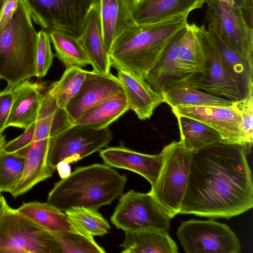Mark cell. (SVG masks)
Returning a JSON list of instances; mask_svg holds the SVG:
<instances>
[{
  "label": "cell",
  "mask_w": 253,
  "mask_h": 253,
  "mask_svg": "<svg viewBox=\"0 0 253 253\" xmlns=\"http://www.w3.org/2000/svg\"><path fill=\"white\" fill-rule=\"evenodd\" d=\"M170 218L148 192L130 190L121 196L111 222L125 232L161 231L168 232Z\"/></svg>",
  "instance_id": "52a82bcc"
},
{
  "label": "cell",
  "mask_w": 253,
  "mask_h": 253,
  "mask_svg": "<svg viewBox=\"0 0 253 253\" xmlns=\"http://www.w3.org/2000/svg\"><path fill=\"white\" fill-rule=\"evenodd\" d=\"M248 154L242 146L222 141L193 151L179 213L229 219L252 208Z\"/></svg>",
  "instance_id": "6da1fadb"
},
{
  "label": "cell",
  "mask_w": 253,
  "mask_h": 253,
  "mask_svg": "<svg viewBox=\"0 0 253 253\" xmlns=\"http://www.w3.org/2000/svg\"><path fill=\"white\" fill-rule=\"evenodd\" d=\"M24 0L8 23L0 30V78L13 88L36 76V52L38 33Z\"/></svg>",
  "instance_id": "277c9868"
},
{
  "label": "cell",
  "mask_w": 253,
  "mask_h": 253,
  "mask_svg": "<svg viewBox=\"0 0 253 253\" xmlns=\"http://www.w3.org/2000/svg\"><path fill=\"white\" fill-rule=\"evenodd\" d=\"M43 89L42 84L29 80L12 88L13 101L6 128L14 126L25 129L37 121Z\"/></svg>",
  "instance_id": "ac0fdd59"
},
{
  "label": "cell",
  "mask_w": 253,
  "mask_h": 253,
  "mask_svg": "<svg viewBox=\"0 0 253 253\" xmlns=\"http://www.w3.org/2000/svg\"><path fill=\"white\" fill-rule=\"evenodd\" d=\"M85 9L88 10L94 5L99 1L100 0H81Z\"/></svg>",
  "instance_id": "bcb514c9"
},
{
  "label": "cell",
  "mask_w": 253,
  "mask_h": 253,
  "mask_svg": "<svg viewBox=\"0 0 253 253\" xmlns=\"http://www.w3.org/2000/svg\"><path fill=\"white\" fill-rule=\"evenodd\" d=\"M171 110L175 116L191 118L210 126L220 134L222 142L240 145L250 154L251 150L240 129V117L231 107H175Z\"/></svg>",
  "instance_id": "5bb4252c"
},
{
  "label": "cell",
  "mask_w": 253,
  "mask_h": 253,
  "mask_svg": "<svg viewBox=\"0 0 253 253\" xmlns=\"http://www.w3.org/2000/svg\"><path fill=\"white\" fill-rule=\"evenodd\" d=\"M187 28L188 23L172 36L161 57L145 79L151 87L159 93L179 81L175 61L181 40Z\"/></svg>",
  "instance_id": "7402d4cb"
},
{
  "label": "cell",
  "mask_w": 253,
  "mask_h": 253,
  "mask_svg": "<svg viewBox=\"0 0 253 253\" xmlns=\"http://www.w3.org/2000/svg\"><path fill=\"white\" fill-rule=\"evenodd\" d=\"M99 155L105 164L136 172L146 178L151 185L157 180L163 162L162 152L156 155H148L123 145L100 150Z\"/></svg>",
  "instance_id": "9a60e30c"
},
{
  "label": "cell",
  "mask_w": 253,
  "mask_h": 253,
  "mask_svg": "<svg viewBox=\"0 0 253 253\" xmlns=\"http://www.w3.org/2000/svg\"><path fill=\"white\" fill-rule=\"evenodd\" d=\"M65 213L79 233L90 238L103 236L111 228L108 222L96 210L75 208L65 211Z\"/></svg>",
  "instance_id": "4dcf8cb0"
},
{
  "label": "cell",
  "mask_w": 253,
  "mask_h": 253,
  "mask_svg": "<svg viewBox=\"0 0 253 253\" xmlns=\"http://www.w3.org/2000/svg\"><path fill=\"white\" fill-rule=\"evenodd\" d=\"M49 138L33 141L26 148L23 173L10 193L16 198L30 190L38 183L50 177L53 172L47 164Z\"/></svg>",
  "instance_id": "ffe728a7"
},
{
  "label": "cell",
  "mask_w": 253,
  "mask_h": 253,
  "mask_svg": "<svg viewBox=\"0 0 253 253\" xmlns=\"http://www.w3.org/2000/svg\"><path fill=\"white\" fill-rule=\"evenodd\" d=\"M0 253H62L53 234L7 207L0 221Z\"/></svg>",
  "instance_id": "8992f818"
},
{
  "label": "cell",
  "mask_w": 253,
  "mask_h": 253,
  "mask_svg": "<svg viewBox=\"0 0 253 253\" xmlns=\"http://www.w3.org/2000/svg\"><path fill=\"white\" fill-rule=\"evenodd\" d=\"M8 206L6 201L3 196L2 195L0 196V221Z\"/></svg>",
  "instance_id": "f6af8a7d"
},
{
  "label": "cell",
  "mask_w": 253,
  "mask_h": 253,
  "mask_svg": "<svg viewBox=\"0 0 253 253\" xmlns=\"http://www.w3.org/2000/svg\"><path fill=\"white\" fill-rule=\"evenodd\" d=\"M72 125L70 122L65 109L58 107L54 115L50 138L57 135Z\"/></svg>",
  "instance_id": "f35d334b"
},
{
  "label": "cell",
  "mask_w": 253,
  "mask_h": 253,
  "mask_svg": "<svg viewBox=\"0 0 253 253\" xmlns=\"http://www.w3.org/2000/svg\"><path fill=\"white\" fill-rule=\"evenodd\" d=\"M4 0H0V13L3 5Z\"/></svg>",
  "instance_id": "f907efd6"
},
{
  "label": "cell",
  "mask_w": 253,
  "mask_h": 253,
  "mask_svg": "<svg viewBox=\"0 0 253 253\" xmlns=\"http://www.w3.org/2000/svg\"><path fill=\"white\" fill-rule=\"evenodd\" d=\"M194 28L205 55L204 70L173 86H189L231 101L243 98L237 84L224 66L205 25L199 27L195 24Z\"/></svg>",
  "instance_id": "9c48e42d"
},
{
  "label": "cell",
  "mask_w": 253,
  "mask_h": 253,
  "mask_svg": "<svg viewBox=\"0 0 253 253\" xmlns=\"http://www.w3.org/2000/svg\"><path fill=\"white\" fill-rule=\"evenodd\" d=\"M34 22L77 37L87 12L81 0H24Z\"/></svg>",
  "instance_id": "7c38bea8"
},
{
  "label": "cell",
  "mask_w": 253,
  "mask_h": 253,
  "mask_svg": "<svg viewBox=\"0 0 253 253\" xmlns=\"http://www.w3.org/2000/svg\"><path fill=\"white\" fill-rule=\"evenodd\" d=\"M126 181L125 174L106 164L76 168L55 183L47 203L63 211L75 208L98 210L123 194Z\"/></svg>",
  "instance_id": "7a4b0ae2"
},
{
  "label": "cell",
  "mask_w": 253,
  "mask_h": 253,
  "mask_svg": "<svg viewBox=\"0 0 253 253\" xmlns=\"http://www.w3.org/2000/svg\"><path fill=\"white\" fill-rule=\"evenodd\" d=\"M134 0H100V17L104 41L108 52L123 32L135 25Z\"/></svg>",
  "instance_id": "44dd1931"
},
{
  "label": "cell",
  "mask_w": 253,
  "mask_h": 253,
  "mask_svg": "<svg viewBox=\"0 0 253 253\" xmlns=\"http://www.w3.org/2000/svg\"><path fill=\"white\" fill-rule=\"evenodd\" d=\"M129 110L126 97L124 92H121L89 108L73 125L96 129L105 128Z\"/></svg>",
  "instance_id": "cb8c5ba5"
},
{
  "label": "cell",
  "mask_w": 253,
  "mask_h": 253,
  "mask_svg": "<svg viewBox=\"0 0 253 253\" xmlns=\"http://www.w3.org/2000/svg\"><path fill=\"white\" fill-rule=\"evenodd\" d=\"M53 43L56 56L66 69L83 67L90 64L87 55L77 37L57 29L47 31Z\"/></svg>",
  "instance_id": "f546056e"
},
{
  "label": "cell",
  "mask_w": 253,
  "mask_h": 253,
  "mask_svg": "<svg viewBox=\"0 0 253 253\" xmlns=\"http://www.w3.org/2000/svg\"><path fill=\"white\" fill-rule=\"evenodd\" d=\"M86 71L78 67L66 68L61 78L52 84L48 91L59 107L65 109L78 93L85 78Z\"/></svg>",
  "instance_id": "1f68e13d"
},
{
  "label": "cell",
  "mask_w": 253,
  "mask_h": 253,
  "mask_svg": "<svg viewBox=\"0 0 253 253\" xmlns=\"http://www.w3.org/2000/svg\"><path fill=\"white\" fill-rule=\"evenodd\" d=\"M120 245L123 253H177L178 248L168 232L143 231L125 232Z\"/></svg>",
  "instance_id": "4316f807"
},
{
  "label": "cell",
  "mask_w": 253,
  "mask_h": 253,
  "mask_svg": "<svg viewBox=\"0 0 253 253\" xmlns=\"http://www.w3.org/2000/svg\"><path fill=\"white\" fill-rule=\"evenodd\" d=\"M118 78L123 86L129 110H132L139 119H149L154 110L164 103L161 94L155 91L144 79L122 70H118Z\"/></svg>",
  "instance_id": "d6986e66"
},
{
  "label": "cell",
  "mask_w": 253,
  "mask_h": 253,
  "mask_svg": "<svg viewBox=\"0 0 253 253\" xmlns=\"http://www.w3.org/2000/svg\"><path fill=\"white\" fill-rule=\"evenodd\" d=\"M242 11L248 26L253 29V0H244Z\"/></svg>",
  "instance_id": "7bdbcfd3"
},
{
  "label": "cell",
  "mask_w": 253,
  "mask_h": 253,
  "mask_svg": "<svg viewBox=\"0 0 253 253\" xmlns=\"http://www.w3.org/2000/svg\"><path fill=\"white\" fill-rule=\"evenodd\" d=\"M188 15L173 17L125 30L114 41L109 55L111 66L145 79L172 36L187 23Z\"/></svg>",
  "instance_id": "3957f363"
},
{
  "label": "cell",
  "mask_w": 253,
  "mask_h": 253,
  "mask_svg": "<svg viewBox=\"0 0 253 253\" xmlns=\"http://www.w3.org/2000/svg\"><path fill=\"white\" fill-rule=\"evenodd\" d=\"M161 94L164 103L175 107L216 106L231 107L233 101L219 97L194 87L175 85L164 89Z\"/></svg>",
  "instance_id": "83f0119b"
},
{
  "label": "cell",
  "mask_w": 253,
  "mask_h": 253,
  "mask_svg": "<svg viewBox=\"0 0 253 253\" xmlns=\"http://www.w3.org/2000/svg\"><path fill=\"white\" fill-rule=\"evenodd\" d=\"M175 116L179 129L180 141L187 149L193 152L222 141L220 134L205 123L185 116Z\"/></svg>",
  "instance_id": "f1b7e54d"
},
{
  "label": "cell",
  "mask_w": 253,
  "mask_h": 253,
  "mask_svg": "<svg viewBox=\"0 0 253 253\" xmlns=\"http://www.w3.org/2000/svg\"><path fill=\"white\" fill-rule=\"evenodd\" d=\"M187 253H238L241 244L227 225L213 219H190L182 222L176 233Z\"/></svg>",
  "instance_id": "30bf717a"
},
{
  "label": "cell",
  "mask_w": 253,
  "mask_h": 253,
  "mask_svg": "<svg viewBox=\"0 0 253 253\" xmlns=\"http://www.w3.org/2000/svg\"><path fill=\"white\" fill-rule=\"evenodd\" d=\"M35 123L26 128L24 132L19 136L6 143L3 151L22 157L24 149L34 141Z\"/></svg>",
  "instance_id": "8d00e7d4"
},
{
  "label": "cell",
  "mask_w": 253,
  "mask_h": 253,
  "mask_svg": "<svg viewBox=\"0 0 253 253\" xmlns=\"http://www.w3.org/2000/svg\"><path fill=\"white\" fill-rule=\"evenodd\" d=\"M24 158L13 154L0 152V192L11 193L21 178Z\"/></svg>",
  "instance_id": "d6a6232c"
},
{
  "label": "cell",
  "mask_w": 253,
  "mask_h": 253,
  "mask_svg": "<svg viewBox=\"0 0 253 253\" xmlns=\"http://www.w3.org/2000/svg\"><path fill=\"white\" fill-rule=\"evenodd\" d=\"M112 138L109 127L96 129L72 125L49 138L47 165L53 172L59 163L76 162L107 146Z\"/></svg>",
  "instance_id": "ba28073f"
},
{
  "label": "cell",
  "mask_w": 253,
  "mask_h": 253,
  "mask_svg": "<svg viewBox=\"0 0 253 253\" xmlns=\"http://www.w3.org/2000/svg\"><path fill=\"white\" fill-rule=\"evenodd\" d=\"M234 5L243 10L244 8V0H234Z\"/></svg>",
  "instance_id": "c3c4849f"
},
{
  "label": "cell",
  "mask_w": 253,
  "mask_h": 253,
  "mask_svg": "<svg viewBox=\"0 0 253 253\" xmlns=\"http://www.w3.org/2000/svg\"><path fill=\"white\" fill-rule=\"evenodd\" d=\"M6 143L5 136L2 133L0 134V152L2 151Z\"/></svg>",
  "instance_id": "7dc6e473"
},
{
  "label": "cell",
  "mask_w": 253,
  "mask_h": 253,
  "mask_svg": "<svg viewBox=\"0 0 253 253\" xmlns=\"http://www.w3.org/2000/svg\"><path fill=\"white\" fill-rule=\"evenodd\" d=\"M163 162L149 193L170 218L179 213L187 186L193 151L180 142L172 141L162 151Z\"/></svg>",
  "instance_id": "5b68a950"
},
{
  "label": "cell",
  "mask_w": 253,
  "mask_h": 253,
  "mask_svg": "<svg viewBox=\"0 0 253 253\" xmlns=\"http://www.w3.org/2000/svg\"><path fill=\"white\" fill-rule=\"evenodd\" d=\"M17 210L20 214L52 234L63 231L79 233L65 213L47 202L24 203Z\"/></svg>",
  "instance_id": "d4e9b609"
},
{
  "label": "cell",
  "mask_w": 253,
  "mask_h": 253,
  "mask_svg": "<svg viewBox=\"0 0 253 253\" xmlns=\"http://www.w3.org/2000/svg\"><path fill=\"white\" fill-rule=\"evenodd\" d=\"M59 176L64 178L68 176L71 173L70 164L67 162H62L59 163L57 167Z\"/></svg>",
  "instance_id": "ee69618b"
},
{
  "label": "cell",
  "mask_w": 253,
  "mask_h": 253,
  "mask_svg": "<svg viewBox=\"0 0 253 253\" xmlns=\"http://www.w3.org/2000/svg\"><path fill=\"white\" fill-rule=\"evenodd\" d=\"M207 32L224 66L244 97L249 90L253 88V63L242 57L227 45L218 36L212 25L208 24Z\"/></svg>",
  "instance_id": "603a6c76"
},
{
  "label": "cell",
  "mask_w": 253,
  "mask_h": 253,
  "mask_svg": "<svg viewBox=\"0 0 253 253\" xmlns=\"http://www.w3.org/2000/svg\"></svg>",
  "instance_id": "f5cc1de1"
},
{
  "label": "cell",
  "mask_w": 253,
  "mask_h": 253,
  "mask_svg": "<svg viewBox=\"0 0 253 253\" xmlns=\"http://www.w3.org/2000/svg\"><path fill=\"white\" fill-rule=\"evenodd\" d=\"M13 101L12 89L5 88L0 91V134L6 128V124Z\"/></svg>",
  "instance_id": "74e56055"
},
{
  "label": "cell",
  "mask_w": 253,
  "mask_h": 253,
  "mask_svg": "<svg viewBox=\"0 0 253 253\" xmlns=\"http://www.w3.org/2000/svg\"><path fill=\"white\" fill-rule=\"evenodd\" d=\"M50 39L48 32L43 29L38 32L36 52V76L43 78L46 76L53 62Z\"/></svg>",
  "instance_id": "d590c367"
},
{
  "label": "cell",
  "mask_w": 253,
  "mask_h": 253,
  "mask_svg": "<svg viewBox=\"0 0 253 253\" xmlns=\"http://www.w3.org/2000/svg\"><path fill=\"white\" fill-rule=\"evenodd\" d=\"M123 92L119 79L111 73L103 74L86 71L79 91L65 108L70 122L73 125L91 107Z\"/></svg>",
  "instance_id": "4fadbf2b"
},
{
  "label": "cell",
  "mask_w": 253,
  "mask_h": 253,
  "mask_svg": "<svg viewBox=\"0 0 253 253\" xmlns=\"http://www.w3.org/2000/svg\"><path fill=\"white\" fill-rule=\"evenodd\" d=\"M206 0H134L133 16L138 25L160 23L173 17L188 15L201 8Z\"/></svg>",
  "instance_id": "e0dca14e"
},
{
  "label": "cell",
  "mask_w": 253,
  "mask_h": 253,
  "mask_svg": "<svg viewBox=\"0 0 253 253\" xmlns=\"http://www.w3.org/2000/svg\"><path fill=\"white\" fill-rule=\"evenodd\" d=\"M58 107L55 98L48 90L42 95L37 121L53 113Z\"/></svg>",
  "instance_id": "ab89813d"
},
{
  "label": "cell",
  "mask_w": 253,
  "mask_h": 253,
  "mask_svg": "<svg viewBox=\"0 0 253 253\" xmlns=\"http://www.w3.org/2000/svg\"><path fill=\"white\" fill-rule=\"evenodd\" d=\"M18 2L19 0H4L0 13V30L10 20L17 7Z\"/></svg>",
  "instance_id": "b9f144b4"
},
{
  "label": "cell",
  "mask_w": 253,
  "mask_h": 253,
  "mask_svg": "<svg viewBox=\"0 0 253 253\" xmlns=\"http://www.w3.org/2000/svg\"><path fill=\"white\" fill-rule=\"evenodd\" d=\"M253 88L240 100L233 101L232 108L241 118L240 129L244 140L251 150L253 142Z\"/></svg>",
  "instance_id": "e575fe53"
},
{
  "label": "cell",
  "mask_w": 253,
  "mask_h": 253,
  "mask_svg": "<svg viewBox=\"0 0 253 253\" xmlns=\"http://www.w3.org/2000/svg\"><path fill=\"white\" fill-rule=\"evenodd\" d=\"M55 111L51 115L36 122L33 141L50 138L52 124Z\"/></svg>",
  "instance_id": "60d3db41"
},
{
  "label": "cell",
  "mask_w": 253,
  "mask_h": 253,
  "mask_svg": "<svg viewBox=\"0 0 253 253\" xmlns=\"http://www.w3.org/2000/svg\"><path fill=\"white\" fill-rule=\"evenodd\" d=\"M52 234L61 247L62 253H106L93 238L81 233L63 231Z\"/></svg>",
  "instance_id": "836d02e7"
},
{
  "label": "cell",
  "mask_w": 253,
  "mask_h": 253,
  "mask_svg": "<svg viewBox=\"0 0 253 253\" xmlns=\"http://www.w3.org/2000/svg\"><path fill=\"white\" fill-rule=\"evenodd\" d=\"M1 196V192H0V196Z\"/></svg>",
  "instance_id": "816d5d0a"
},
{
  "label": "cell",
  "mask_w": 253,
  "mask_h": 253,
  "mask_svg": "<svg viewBox=\"0 0 253 253\" xmlns=\"http://www.w3.org/2000/svg\"><path fill=\"white\" fill-rule=\"evenodd\" d=\"M77 38L87 55L93 71L103 74L110 73L111 65L103 36L99 1L85 14Z\"/></svg>",
  "instance_id": "2e32d148"
},
{
  "label": "cell",
  "mask_w": 253,
  "mask_h": 253,
  "mask_svg": "<svg viewBox=\"0 0 253 253\" xmlns=\"http://www.w3.org/2000/svg\"><path fill=\"white\" fill-rule=\"evenodd\" d=\"M194 25L188 23L187 31L181 40L175 61L179 80L174 85L204 70L205 55Z\"/></svg>",
  "instance_id": "484cf974"
},
{
  "label": "cell",
  "mask_w": 253,
  "mask_h": 253,
  "mask_svg": "<svg viewBox=\"0 0 253 253\" xmlns=\"http://www.w3.org/2000/svg\"><path fill=\"white\" fill-rule=\"evenodd\" d=\"M221 1L228 4L229 5H234V0H219Z\"/></svg>",
  "instance_id": "681fc988"
},
{
  "label": "cell",
  "mask_w": 253,
  "mask_h": 253,
  "mask_svg": "<svg viewBox=\"0 0 253 253\" xmlns=\"http://www.w3.org/2000/svg\"><path fill=\"white\" fill-rule=\"evenodd\" d=\"M205 2L206 21L227 45L253 63V29L247 23L242 9L219 0H206Z\"/></svg>",
  "instance_id": "8fae6325"
}]
</instances>
